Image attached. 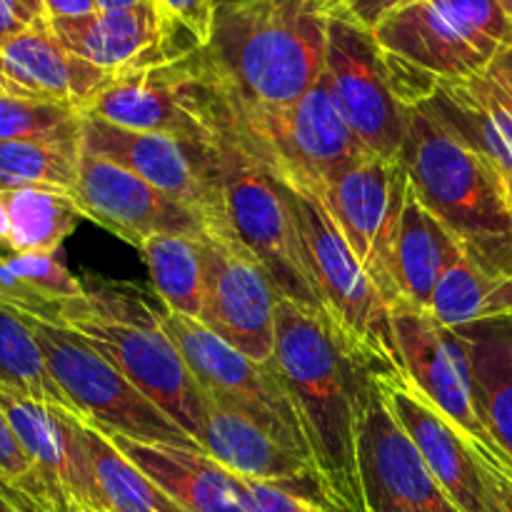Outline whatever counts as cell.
Returning <instances> with one entry per match:
<instances>
[{"instance_id": "6da1fadb", "label": "cell", "mask_w": 512, "mask_h": 512, "mask_svg": "<svg viewBox=\"0 0 512 512\" xmlns=\"http://www.w3.org/2000/svg\"><path fill=\"white\" fill-rule=\"evenodd\" d=\"M273 360L303 415L328 510L368 512L358 448L373 370L323 315L290 298H280L275 313Z\"/></svg>"}, {"instance_id": "7a4b0ae2", "label": "cell", "mask_w": 512, "mask_h": 512, "mask_svg": "<svg viewBox=\"0 0 512 512\" xmlns=\"http://www.w3.org/2000/svg\"><path fill=\"white\" fill-rule=\"evenodd\" d=\"M328 23L325 0L220 5L203 55L233 105H288L323 78Z\"/></svg>"}, {"instance_id": "3957f363", "label": "cell", "mask_w": 512, "mask_h": 512, "mask_svg": "<svg viewBox=\"0 0 512 512\" xmlns=\"http://www.w3.org/2000/svg\"><path fill=\"white\" fill-rule=\"evenodd\" d=\"M400 160L465 255L490 273L512 275V203L483 150L423 103L405 108Z\"/></svg>"}, {"instance_id": "277c9868", "label": "cell", "mask_w": 512, "mask_h": 512, "mask_svg": "<svg viewBox=\"0 0 512 512\" xmlns=\"http://www.w3.org/2000/svg\"><path fill=\"white\" fill-rule=\"evenodd\" d=\"M85 295L60 305V323L78 333L138 385L198 443L205 393L178 345L160 325V298L133 283L85 280Z\"/></svg>"}, {"instance_id": "5b68a950", "label": "cell", "mask_w": 512, "mask_h": 512, "mask_svg": "<svg viewBox=\"0 0 512 512\" xmlns=\"http://www.w3.org/2000/svg\"><path fill=\"white\" fill-rule=\"evenodd\" d=\"M373 38L405 108L428 103L443 83L478 75L512 45L498 0H413L380 20Z\"/></svg>"}, {"instance_id": "8992f818", "label": "cell", "mask_w": 512, "mask_h": 512, "mask_svg": "<svg viewBox=\"0 0 512 512\" xmlns=\"http://www.w3.org/2000/svg\"><path fill=\"white\" fill-rule=\"evenodd\" d=\"M280 185L298 223L305 263L318 290L323 318L373 373L400 370L403 363L395 343L390 305L358 263L333 215L313 190L290 183Z\"/></svg>"}, {"instance_id": "52a82bcc", "label": "cell", "mask_w": 512, "mask_h": 512, "mask_svg": "<svg viewBox=\"0 0 512 512\" xmlns=\"http://www.w3.org/2000/svg\"><path fill=\"white\" fill-rule=\"evenodd\" d=\"M140 133L218 145L230 133V103L203 48L168 63L120 73L80 110Z\"/></svg>"}, {"instance_id": "ba28073f", "label": "cell", "mask_w": 512, "mask_h": 512, "mask_svg": "<svg viewBox=\"0 0 512 512\" xmlns=\"http://www.w3.org/2000/svg\"><path fill=\"white\" fill-rule=\"evenodd\" d=\"M230 123V133L275 180L303 185L313 193H320L328 180L350 165L373 155L343 120L325 75L288 105L248 108L230 103Z\"/></svg>"}, {"instance_id": "9c48e42d", "label": "cell", "mask_w": 512, "mask_h": 512, "mask_svg": "<svg viewBox=\"0 0 512 512\" xmlns=\"http://www.w3.org/2000/svg\"><path fill=\"white\" fill-rule=\"evenodd\" d=\"M160 325L178 345L195 383L208 398L253 420L275 443L313 465L303 415L275 360L258 363L210 333L203 323L165 305H160Z\"/></svg>"}, {"instance_id": "30bf717a", "label": "cell", "mask_w": 512, "mask_h": 512, "mask_svg": "<svg viewBox=\"0 0 512 512\" xmlns=\"http://www.w3.org/2000/svg\"><path fill=\"white\" fill-rule=\"evenodd\" d=\"M25 320L33 328L50 375L75 405L80 420L108 435H123L138 443L200 450L160 405L78 333L33 315H25Z\"/></svg>"}, {"instance_id": "8fae6325", "label": "cell", "mask_w": 512, "mask_h": 512, "mask_svg": "<svg viewBox=\"0 0 512 512\" xmlns=\"http://www.w3.org/2000/svg\"><path fill=\"white\" fill-rule=\"evenodd\" d=\"M218 163L223 213L233 233L263 263L283 298L323 315L283 185L233 133L218 143Z\"/></svg>"}, {"instance_id": "7c38bea8", "label": "cell", "mask_w": 512, "mask_h": 512, "mask_svg": "<svg viewBox=\"0 0 512 512\" xmlns=\"http://www.w3.org/2000/svg\"><path fill=\"white\" fill-rule=\"evenodd\" d=\"M395 343L400 363L415 385L473 440L483 468L512 478V458L483 423L473 390L468 348L458 330H450L430 310L395 303Z\"/></svg>"}, {"instance_id": "4fadbf2b", "label": "cell", "mask_w": 512, "mask_h": 512, "mask_svg": "<svg viewBox=\"0 0 512 512\" xmlns=\"http://www.w3.org/2000/svg\"><path fill=\"white\" fill-rule=\"evenodd\" d=\"M80 150L143 178L198 215L203 228L225 220L218 145L190 143L165 133H140L83 115Z\"/></svg>"}, {"instance_id": "5bb4252c", "label": "cell", "mask_w": 512, "mask_h": 512, "mask_svg": "<svg viewBox=\"0 0 512 512\" xmlns=\"http://www.w3.org/2000/svg\"><path fill=\"white\" fill-rule=\"evenodd\" d=\"M205 305L198 323L258 363L275 358L280 290L228 225H205Z\"/></svg>"}, {"instance_id": "9a60e30c", "label": "cell", "mask_w": 512, "mask_h": 512, "mask_svg": "<svg viewBox=\"0 0 512 512\" xmlns=\"http://www.w3.org/2000/svg\"><path fill=\"white\" fill-rule=\"evenodd\" d=\"M408 193V170L403 160H385L378 155L358 160L328 180L318 195L350 250L370 275L385 303H400L395 280V243L400 215Z\"/></svg>"}, {"instance_id": "2e32d148", "label": "cell", "mask_w": 512, "mask_h": 512, "mask_svg": "<svg viewBox=\"0 0 512 512\" xmlns=\"http://www.w3.org/2000/svg\"><path fill=\"white\" fill-rule=\"evenodd\" d=\"M323 75L355 138L378 158L400 160L405 105L390 85L373 33L330 15Z\"/></svg>"}, {"instance_id": "e0dca14e", "label": "cell", "mask_w": 512, "mask_h": 512, "mask_svg": "<svg viewBox=\"0 0 512 512\" xmlns=\"http://www.w3.org/2000/svg\"><path fill=\"white\" fill-rule=\"evenodd\" d=\"M358 463L368 512H460L375 383L360 428Z\"/></svg>"}, {"instance_id": "ac0fdd59", "label": "cell", "mask_w": 512, "mask_h": 512, "mask_svg": "<svg viewBox=\"0 0 512 512\" xmlns=\"http://www.w3.org/2000/svg\"><path fill=\"white\" fill-rule=\"evenodd\" d=\"M0 413L33 465L58 512L103 510L98 478L78 415L38 403L0 385Z\"/></svg>"}, {"instance_id": "d6986e66", "label": "cell", "mask_w": 512, "mask_h": 512, "mask_svg": "<svg viewBox=\"0 0 512 512\" xmlns=\"http://www.w3.org/2000/svg\"><path fill=\"white\" fill-rule=\"evenodd\" d=\"M48 23L70 53L110 75L168 63L200 50L165 18L155 0H143L123 10H98L83 18H55Z\"/></svg>"}, {"instance_id": "ffe728a7", "label": "cell", "mask_w": 512, "mask_h": 512, "mask_svg": "<svg viewBox=\"0 0 512 512\" xmlns=\"http://www.w3.org/2000/svg\"><path fill=\"white\" fill-rule=\"evenodd\" d=\"M373 383L448 498L460 512H483V463L473 440L400 370L373 373Z\"/></svg>"}, {"instance_id": "44dd1931", "label": "cell", "mask_w": 512, "mask_h": 512, "mask_svg": "<svg viewBox=\"0 0 512 512\" xmlns=\"http://www.w3.org/2000/svg\"><path fill=\"white\" fill-rule=\"evenodd\" d=\"M73 195L85 218L103 225L135 248H143V243L155 235L203 233V223L188 208L130 170L83 150Z\"/></svg>"}, {"instance_id": "7402d4cb", "label": "cell", "mask_w": 512, "mask_h": 512, "mask_svg": "<svg viewBox=\"0 0 512 512\" xmlns=\"http://www.w3.org/2000/svg\"><path fill=\"white\" fill-rule=\"evenodd\" d=\"M203 410L205 415L203 428L198 433V445L205 455H210L215 463L240 478L280 485V488L328 510L318 470L308 460L290 453L288 448L275 443L263 428H258L253 420L215 403L208 395L203 400Z\"/></svg>"}, {"instance_id": "603a6c76", "label": "cell", "mask_w": 512, "mask_h": 512, "mask_svg": "<svg viewBox=\"0 0 512 512\" xmlns=\"http://www.w3.org/2000/svg\"><path fill=\"white\" fill-rule=\"evenodd\" d=\"M428 105L483 150L512 203V45L483 73L440 85Z\"/></svg>"}, {"instance_id": "cb8c5ba5", "label": "cell", "mask_w": 512, "mask_h": 512, "mask_svg": "<svg viewBox=\"0 0 512 512\" xmlns=\"http://www.w3.org/2000/svg\"><path fill=\"white\" fill-rule=\"evenodd\" d=\"M0 65L23 93L60 100L83 110L115 75L70 53L48 20H38L0 45Z\"/></svg>"}, {"instance_id": "d4e9b609", "label": "cell", "mask_w": 512, "mask_h": 512, "mask_svg": "<svg viewBox=\"0 0 512 512\" xmlns=\"http://www.w3.org/2000/svg\"><path fill=\"white\" fill-rule=\"evenodd\" d=\"M110 440L185 512H248L235 490L233 473L203 450L138 443L123 435H110Z\"/></svg>"}, {"instance_id": "484cf974", "label": "cell", "mask_w": 512, "mask_h": 512, "mask_svg": "<svg viewBox=\"0 0 512 512\" xmlns=\"http://www.w3.org/2000/svg\"><path fill=\"white\" fill-rule=\"evenodd\" d=\"M458 248L460 245L455 243L453 235L425 208L408 178L398 243H395V280H398L400 303L430 310L440 275Z\"/></svg>"}, {"instance_id": "4316f807", "label": "cell", "mask_w": 512, "mask_h": 512, "mask_svg": "<svg viewBox=\"0 0 512 512\" xmlns=\"http://www.w3.org/2000/svg\"><path fill=\"white\" fill-rule=\"evenodd\" d=\"M468 348L483 423L512 458V318L458 330Z\"/></svg>"}, {"instance_id": "83f0119b", "label": "cell", "mask_w": 512, "mask_h": 512, "mask_svg": "<svg viewBox=\"0 0 512 512\" xmlns=\"http://www.w3.org/2000/svg\"><path fill=\"white\" fill-rule=\"evenodd\" d=\"M430 313L450 330L512 318V275L490 273L458 248L440 275Z\"/></svg>"}, {"instance_id": "f1b7e54d", "label": "cell", "mask_w": 512, "mask_h": 512, "mask_svg": "<svg viewBox=\"0 0 512 512\" xmlns=\"http://www.w3.org/2000/svg\"><path fill=\"white\" fill-rule=\"evenodd\" d=\"M155 295L165 308L200 320L205 305V243L203 233L155 235L140 248Z\"/></svg>"}, {"instance_id": "f546056e", "label": "cell", "mask_w": 512, "mask_h": 512, "mask_svg": "<svg viewBox=\"0 0 512 512\" xmlns=\"http://www.w3.org/2000/svg\"><path fill=\"white\" fill-rule=\"evenodd\" d=\"M3 193L10 213V253H58L85 220L70 190L30 185Z\"/></svg>"}, {"instance_id": "4dcf8cb0", "label": "cell", "mask_w": 512, "mask_h": 512, "mask_svg": "<svg viewBox=\"0 0 512 512\" xmlns=\"http://www.w3.org/2000/svg\"><path fill=\"white\" fill-rule=\"evenodd\" d=\"M80 423H83L85 445H88L95 478H98L103 512H185L133 460L120 453L110 435L85 420Z\"/></svg>"}, {"instance_id": "1f68e13d", "label": "cell", "mask_w": 512, "mask_h": 512, "mask_svg": "<svg viewBox=\"0 0 512 512\" xmlns=\"http://www.w3.org/2000/svg\"><path fill=\"white\" fill-rule=\"evenodd\" d=\"M0 385L38 403L78 415L45 365L43 350L23 313L0 300ZM80 418V415H78Z\"/></svg>"}, {"instance_id": "d6a6232c", "label": "cell", "mask_w": 512, "mask_h": 512, "mask_svg": "<svg viewBox=\"0 0 512 512\" xmlns=\"http://www.w3.org/2000/svg\"><path fill=\"white\" fill-rule=\"evenodd\" d=\"M78 163L80 138L0 140V190L43 185L73 193Z\"/></svg>"}, {"instance_id": "836d02e7", "label": "cell", "mask_w": 512, "mask_h": 512, "mask_svg": "<svg viewBox=\"0 0 512 512\" xmlns=\"http://www.w3.org/2000/svg\"><path fill=\"white\" fill-rule=\"evenodd\" d=\"M83 113L60 100L38 95H0V140L80 138Z\"/></svg>"}, {"instance_id": "e575fe53", "label": "cell", "mask_w": 512, "mask_h": 512, "mask_svg": "<svg viewBox=\"0 0 512 512\" xmlns=\"http://www.w3.org/2000/svg\"><path fill=\"white\" fill-rule=\"evenodd\" d=\"M0 493L20 512H58L38 468L0 413Z\"/></svg>"}, {"instance_id": "d590c367", "label": "cell", "mask_w": 512, "mask_h": 512, "mask_svg": "<svg viewBox=\"0 0 512 512\" xmlns=\"http://www.w3.org/2000/svg\"><path fill=\"white\" fill-rule=\"evenodd\" d=\"M3 260L15 278L48 303L63 305L85 295L83 280L65 268L58 253H3Z\"/></svg>"}, {"instance_id": "8d00e7d4", "label": "cell", "mask_w": 512, "mask_h": 512, "mask_svg": "<svg viewBox=\"0 0 512 512\" xmlns=\"http://www.w3.org/2000/svg\"><path fill=\"white\" fill-rule=\"evenodd\" d=\"M233 483L248 512H328L325 508H320V505L310 503V500L280 488V485L240 478V475L235 473Z\"/></svg>"}, {"instance_id": "74e56055", "label": "cell", "mask_w": 512, "mask_h": 512, "mask_svg": "<svg viewBox=\"0 0 512 512\" xmlns=\"http://www.w3.org/2000/svg\"><path fill=\"white\" fill-rule=\"evenodd\" d=\"M165 18L185 35L193 40L198 48L210 43L215 20V0H155Z\"/></svg>"}, {"instance_id": "f35d334b", "label": "cell", "mask_w": 512, "mask_h": 512, "mask_svg": "<svg viewBox=\"0 0 512 512\" xmlns=\"http://www.w3.org/2000/svg\"><path fill=\"white\" fill-rule=\"evenodd\" d=\"M403 3L405 0H333L330 3V15L348 20V23L373 33L380 25V20L388 18Z\"/></svg>"}, {"instance_id": "ab89813d", "label": "cell", "mask_w": 512, "mask_h": 512, "mask_svg": "<svg viewBox=\"0 0 512 512\" xmlns=\"http://www.w3.org/2000/svg\"><path fill=\"white\" fill-rule=\"evenodd\" d=\"M483 512H512V478L483 468Z\"/></svg>"}, {"instance_id": "60d3db41", "label": "cell", "mask_w": 512, "mask_h": 512, "mask_svg": "<svg viewBox=\"0 0 512 512\" xmlns=\"http://www.w3.org/2000/svg\"><path fill=\"white\" fill-rule=\"evenodd\" d=\"M33 23H38V20L18 0H0V45L13 40L15 35L28 30Z\"/></svg>"}, {"instance_id": "b9f144b4", "label": "cell", "mask_w": 512, "mask_h": 512, "mask_svg": "<svg viewBox=\"0 0 512 512\" xmlns=\"http://www.w3.org/2000/svg\"><path fill=\"white\" fill-rule=\"evenodd\" d=\"M48 20L55 18H83V15L98 13L95 0H43Z\"/></svg>"}, {"instance_id": "7bdbcfd3", "label": "cell", "mask_w": 512, "mask_h": 512, "mask_svg": "<svg viewBox=\"0 0 512 512\" xmlns=\"http://www.w3.org/2000/svg\"><path fill=\"white\" fill-rule=\"evenodd\" d=\"M0 253H10V213L3 190H0Z\"/></svg>"}, {"instance_id": "ee69618b", "label": "cell", "mask_w": 512, "mask_h": 512, "mask_svg": "<svg viewBox=\"0 0 512 512\" xmlns=\"http://www.w3.org/2000/svg\"><path fill=\"white\" fill-rule=\"evenodd\" d=\"M143 3V0H95L98 10H123V8H133V5Z\"/></svg>"}, {"instance_id": "f6af8a7d", "label": "cell", "mask_w": 512, "mask_h": 512, "mask_svg": "<svg viewBox=\"0 0 512 512\" xmlns=\"http://www.w3.org/2000/svg\"><path fill=\"white\" fill-rule=\"evenodd\" d=\"M18 3L23 5V8L28 10V13L33 15L35 20H48V13H45L43 0H18Z\"/></svg>"}, {"instance_id": "bcb514c9", "label": "cell", "mask_w": 512, "mask_h": 512, "mask_svg": "<svg viewBox=\"0 0 512 512\" xmlns=\"http://www.w3.org/2000/svg\"><path fill=\"white\" fill-rule=\"evenodd\" d=\"M3 93H10V95H28V93H23V90H20L18 85H15L13 80L8 78V75H5L3 65H0V95H3Z\"/></svg>"}, {"instance_id": "7dc6e473", "label": "cell", "mask_w": 512, "mask_h": 512, "mask_svg": "<svg viewBox=\"0 0 512 512\" xmlns=\"http://www.w3.org/2000/svg\"><path fill=\"white\" fill-rule=\"evenodd\" d=\"M0 512H20V510L15 508L13 503H8V500H5V495L0 493Z\"/></svg>"}, {"instance_id": "c3c4849f", "label": "cell", "mask_w": 512, "mask_h": 512, "mask_svg": "<svg viewBox=\"0 0 512 512\" xmlns=\"http://www.w3.org/2000/svg\"><path fill=\"white\" fill-rule=\"evenodd\" d=\"M498 5L505 10V15H508V18H512V0H498Z\"/></svg>"}, {"instance_id": "681fc988", "label": "cell", "mask_w": 512, "mask_h": 512, "mask_svg": "<svg viewBox=\"0 0 512 512\" xmlns=\"http://www.w3.org/2000/svg\"><path fill=\"white\" fill-rule=\"evenodd\" d=\"M230 3H240V0H215V10H218L220 5H230Z\"/></svg>"}, {"instance_id": "f907efd6", "label": "cell", "mask_w": 512, "mask_h": 512, "mask_svg": "<svg viewBox=\"0 0 512 512\" xmlns=\"http://www.w3.org/2000/svg\"><path fill=\"white\" fill-rule=\"evenodd\" d=\"M78 512H103V510H95V508H78Z\"/></svg>"}, {"instance_id": "816d5d0a", "label": "cell", "mask_w": 512, "mask_h": 512, "mask_svg": "<svg viewBox=\"0 0 512 512\" xmlns=\"http://www.w3.org/2000/svg\"><path fill=\"white\" fill-rule=\"evenodd\" d=\"M405 3H413V0H405ZM405 3H403V5H405Z\"/></svg>"}]
</instances>
